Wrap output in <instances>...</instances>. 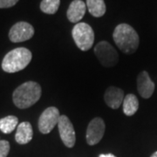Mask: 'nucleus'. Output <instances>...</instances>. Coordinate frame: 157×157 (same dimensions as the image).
<instances>
[{
	"label": "nucleus",
	"instance_id": "obj_1",
	"mask_svg": "<svg viewBox=\"0 0 157 157\" xmlns=\"http://www.w3.org/2000/svg\"><path fill=\"white\" fill-rule=\"evenodd\" d=\"M113 39L118 48L126 54L135 52L140 44L138 33L128 24L118 25L113 31Z\"/></svg>",
	"mask_w": 157,
	"mask_h": 157
},
{
	"label": "nucleus",
	"instance_id": "obj_18",
	"mask_svg": "<svg viewBox=\"0 0 157 157\" xmlns=\"http://www.w3.org/2000/svg\"><path fill=\"white\" fill-rule=\"evenodd\" d=\"M10 151V143L6 140H0V157H7Z\"/></svg>",
	"mask_w": 157,
	"mask_h": 157
},
{
	"label": "nucleus",
	"instance_id": "obj_7",
	"mask_svg": "<svg viewBox=\"0 0 157 157\" xmlns=\"http://www.w3.org/2000/svg\"><path fill=\"white\" fill-rule=\"evenodd\" d=\"M57 126L63 143L67 147H73L76 141V135L74 128L69 118L66 115H60Z\"/></svg>",
	"mask_w": 157,
	"mask_h": 157
},
{
	"label": "nucleus",
	"instance_id": "obj_5",
	"mask_svg": "<svg viewBox=\"0 0 157 157\" xmlns=\"http://www.w3.org/2000/svg\"><path fill=\"white\" fill-rule=\"evenodd\" d=\"M94 53L102 66L112 67L119 61L117 51L107 41H101L94 47Z\"/></svg>",
	"mask_w": 157,
	"mask_h": 157
},
{
	"label": "nucleus",
	"instance_id": "obj_21",
	"mask_svg": "<svg viewBox=\"0 0 157 157\" xmlns=\"http://www.w3.org/2000/svg\"><path fill=\"white\" fill-rule=\"evenodd\" d=\"M151 157H157V151L155 152V153L151 155Z\"/></svg>",
	"mask_w": 157,
	"mask_h": 157
},
{
	"label": "nucleus",
	"instance_id": "obj_3",
	"mask_svg": "<svg viewBox=\"0 0 157 157\" xmlns=\"http://www.w3.org/2000/svg\"><path fill=\"white\" fill-rule=\"evenodd\" d=\"M31 51L25 47L15 48L6 54L2 61V69L9 73L22 71L32 60Z\"/></svg>",
	"mask_w": 157,
	"mask_h": 157
},
{
	"label": "nucleus",
	"instance_id": "obj_9",
	"mask_svg": "<svg viewBox=\"0 0 157 157\" xmlns=\"http://www.w3.org/2000/svg\"><path fill=\"white\" fill-rule=\"evenodd\" d=\"M105 122L100 117L93 119L86 129V142L93 146L99 143L104 136L105 133Z\"/></svg>",
	"mask_w": 157,
	"mask_h": 157
},
{
	"label": "nucleus",
	"instance_id": "obj_13",
	"mask_svg": "<svg viewBox=\"0 0 157 157\" xmlns=\"http://www.w3.org/2000/svg\"><path fill=\"white\" fill-rule=\"evenodd\" d=\"M33 127L28 121H23L17 127V132L15 135V140L18 144L25 145L33 140Z\"/></svg>",
	"mask_w": 157,
	"mask_h": 157
},
{
	"label": "nucleus",
	"instance_id": "obj_4",
	"mask_svg": "<svg viewBox=\"0 0 157 157\" xmlns=\"http://www.w3.org/2000/svg\"><path fill=\"white\" fill-rule=\"evenodd\" d=\"M72 36L76 45L81 51H88L94 42V32L86 23H78L72 31Z\"/></svg>",
	"mask_w": 157,
	"mask_h": 157
},
{
	"label": "nucleus",
	"instance_id": "obj_17",
	"mask_svg": "<svg viewBox=\"0 0 157 157\" xmlns=\"http://www.w3.org/2000/svg\"><path fill=\"white\" fill-rule=\"evenodd\" d=\"M60 0H42L40 10L46 14H55L59 10Z\"/></svg>",
	"mask_w": 157,
	"mask_h": 157
},
{
	"label": "nucleus",
	"instance_id": "obj_8",
	"mask_svg": "<svg viewBox=\"0 0 157 157\" xmlns=\"http://www.w3.org/2000/svg\"><path fill=\"white\" fill-rule=\"evenodd\" d=\"M34 35L33 26L27 22L16 23L9 32V39L13 43H20L29 40Z\"/></svg>",
	"mask_w": 157,
	"mask_h": 157
},
{
	"label": "nucleus",
	"instance_id": "obj_20",
	"mask_svg": "<svg viewBox=\"0 0 157 157\" xmlns=\"http://www.w3.org/2000/svg\"><path fill=\"white\" fill-rule=\"evenodd\" d=\"M99 157H116L114 155H113V154H107V155H104V154H102V155H100V156Z\"/></svg>",
	"mask_w": 157,
	"mask_h": 157
},
{
	"label": "nucleus",
	"instance_id": "obj_15",
	"mask_svg": "<svg viewBox=\"0 0 157 157\" xmlns=\"http://www.w3.org/2000/svg\"><path fill=\"white\" fill-rule=\"evenodd\" d=\"M86 8L90 14L95 17H102L106 13L104 0H86Z\"/></svg>",
	"mask_w": 157,
	"mask_h": 157
},
{
	"label": "nucleus",
	"instance_id": "obj_10",
	"mask_svg": "<svg viewBox=\"0 0 157 157\" xmlns=\"http://www.w3.org/2000/svg\"><path fill=\"white\" fill-rule=\"evenodd\" d=\"M137 89L140 95L144 99H148L155 91V83L151 80L148 73L143 71L137 77Z\"/></svg>",
	"mask_w": 157,
	"mask_h": 157
},
{
	"label": "nucleus",
	"instance_id": "obj_2",
	"mask_svg": "<svg viewBox=\"0 0 157 157\" xmlns=\"http://www.w3.org/2000/svg\"><path fill=\"white\" fill-rule=\"evenodd\" d=\"M41 94V86L39 83L34 81L25 82L13 92V103L20 109L28 108L39 101Z\"/></svg>",
	"mask_w": 157,
	"mask_h": 157
},
{
	"label": "nucleus",
	"instance_id": "obj_19",
	"mask_svg": "<svg viewBox=\"0 0 157 157\" xmlns=\"http://www.w3.org/2000/svg\"><path fill=\"white\" fill-rule=\"evenodd\" d=\"M19 0H0V9L14 6Z\"/></svg>",
	"mask_w": 157,
	"mask_h": 157
},
{
	"label": "nucleus",
	"instance_id": "obj_6",
	"mask_svg": "<svg viewBox=\"0 0 157 157\" xmlns=\"http://www.w3.org/2000/svg\"><path fill=\"white\" fill-rule=\"evenodd\" d=\"M59 117V111L57 107H50L46 108L41 113L39 120V129L41 134H49L54 127L58 125Z\"/></svg>",
	"mask_w": 157,
	"mask_h": 157
},
{
	"label": "nucleus",
	"instance_id": "obj_16",
	"mask_svg": "<svg viewBox=\"0 0 157 157\" xmlns=\"http://www.w3.org/2000/svg\"><path fill=\"white\" fill-rule=\"evenodd\" d=\"M18 124V119L14 115H8L0 119V130L4 134L9 135L16 128Z\"/></svg>",
	"mask_w": 157,
	"mask_h": 157
},
{
	"label": "nucleus",
	"instance_id": "obj_11",
	"mask_svg": "<svg viewBox=\"0 0 157 157\" xmlns=\"http://www.w3.org/2000/svg\"><path fill=\"white\" fill-rule=\"evenodd\" d=\"M104 100L108 107L113 109H117L123 103V90L116 86H109L105 93Z\"/></svg>",
	"mask_w": 157,
	"mask_h": 157
},
{
	"label": "nucleus",
	"instance_id": "obj_14",
	"mask_svg": "<svg viewBox=\"0 0 157 157\" xmlns=\"http://www.w3.org/2000/svg\"><path fill=\"white\" fill-rule=\"evenodd\" d=\"M123 112L127 116L134 115L137 110L139 109V101L135 94H129L124 97L123 103Z\"/></svg>",
	"mask_w": 157,
	"mask_h": 157
},
{
	"label": "nucleus",
	"instance_id": "obj_12",
	"mask_svg": "<svg viewBox=\"0 0 157 157\" xmlns=\"http://www.w3.org/2000/svg\"><path fill=\"white\" fill-rule=\"evenodd\" d=\"M86 11V5L82 0H73L68 8L67 16L68 20L72 23H77L80 21L85 16Z\"/></svg>",
	"mask_w": 157,
	"mask_h": 157
}]
</instances>
